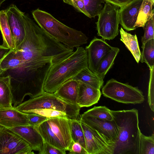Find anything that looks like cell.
<instances>
[{"label": "cell", "mask_w": 154, "mask_h": 154, "mask_svg": "<svg viewBox=\"0 0 154 154\" xmlns=\"http://www.w3.org/2000/svg\"><path fill=\"white\" fill-rule=\"evenodd\" d=\"M153 5L148 0H143L138 12L135 29L138 27H144L146 22L151 18L154 14L152 9Z\"/></svg>", "instance_id": "603a6c76"}, {"label": "cell", "mask_w": 154, "mask_h": 154, "mask_svg": "<svg viewBox=\"0 0 154 154\" xmlns=\"http://www.w3.org/2000/svg\"><path fill=\"white\" fill-rule=\"evenodd\" d=\"M119 8L106 2L96 23L97 35L104 40H112L119 33Z\"/></svg>", "instance_id": "52a82bcc"}, {"label": "cell", "mask_w": 154, "mask_h": 154, "mask_svg": "<svg viewBox=\"0 0 154 154\" xmlns=\"http://www.w3.org/2000/svg\"><path fill=\"white\" fill-rule=\"evenodd\" d=\"M12 77L10 75L0 77V106L12 107Z\"/></svg>", "instance_id": "ac0fdd59"}, {"label": "cell", "mask_w": 154, "mask_h": 154, "mask_svg": "<svg viewBox=\"0 0 154 154\" xmlns=\"http://www.w3.org/2000/svg\"><path fill=\"white\" fill-rule=\"evenodd\" d=\"M79 120L95 130L110 142L115 144L119 134V129L114 120L109 121L82 114Z\"/></svg>", "instance_id": "30bf717a"}, {"label": "cell", "mask_w": 154, "mask_h": 154, "mask_svg": "<svg viewBox=\"0 0 154 154\" xmlns=\"http://www.w3.org/2000/svg\"><path fill=\"white\" fill-rule=\"evenodd\" d=\"M23 66V62L16 53L14 50H12L3 59L1 66L6 71L8 70H20L22 72Z\"/></svg>", "instance_id": "cb8c5ba5"}, {"label": "cell", "mask_w": 154, "mask_h": 154, "mask_svg": "<svg viewBox=\"0 0 154 154\" xmlns=\"http://www.w3.org/2000/svg\"><path fill=\"white\" fill-rule=\"evenodd\" d=\"M9 128L27 142L32 150L38 153L42 151L45 141L35 126L29 125Z\"/></svg>", "instance_id": "4fadbf2b"}, {"label": "cell", "mask_w": 154, "mask_h": 154, "mask_svg": "<svg viewBox=\"0 0 154 154\" xmlns=\"http://www.w3.org/2000/svg\"><path fill=\"white\" fill-rule=\"evenodd\" d=\"M80 122L88 154H114L115 144L108 141L95 130Z\"/></svg>", "instance_id": "9c48e42d"}, {"label": "cell", "mask_w": 154, "mask_h": 154, "mask_svg": "<svg viewBox=\"0 0 154 154\" xmlns=\"http://www.w3.org/2000/svg\"><path fill=\"white\" fill-rule=\"evenodd\" d=\"M139 154H154V134L146 136L140 135Z\"/></svg>", "instance_id": "4316f807"}, {"label": "cell", "mask_w": 154, "mask_h": 154, "mask_svg": "<svg viewBox=\"0 0 154 154\" xmlns=\"http://www.w3.org/2000/svg\"><path fill=\"white\" fill-rule=\"evenodd\" d=\"M119 51V48L113 47L100 62L97 67L96 74L101 79L103 80L105 75L112 67L114 63V60Z\"/></svg>", "instance_id": "7402d4cb"}, {"label": "cell", "mask_w": 154, "mask_h": 154, "mask_svg": "<svg viewBox=\"0 0 154 154\" xmlns=\"http://www.w3.org/2000/svg\"><path fill=\"white\" fill-rule=\"evenodd\" d=\"M0 30L3 40L2 45L11 50H14L12 36L8 22L6 10L0 11Z\"/></svg>", "instance_id": "44dd1931"}, {"label": "cell", "mask_w": 154, "mask_h": 154, "mask_svg": "<svg viewBox=\"0 0 154 154\" xmlns=\"http://www.w3.org/2000/svg\"><path fill=\"white\" fill-rule=\"evenodd\" d=\"M86 11L91 18L98 16L103 10L105 0H83Z\"/></svg>", "instance_id": "f1b7e54d"}, {"label": "cell", "mask_w": 154, "mask_h": 154, "mask_svg": "<svg viewBox=\"0 0 154 154\" xmlns=\"http://www.w3.org/2000/svg\"><path fill=\"white\" fill-rule=\"evenodd\" d=\"M150 70V78L149 84L148 102L153 112L154 111V66Z\"/></svg>", "instance_id": "4dcf8cb0"}, {"label": "cell", "mask_w": 154, "mask_h": 154, "mask_svg": "<svg viewBox=\"0 0 154 154\" xmlns=\"http://www.w3.org/2000/svg\"><path fill=\"white\" fill-rule=\"evenodd\" d=\"M112 48L105 40L95 37L85 48L87 53L88 68L96 74L100 62Z\"/></svg>", "instance_id": "7c38bea8"}, {"label": "cell", "mask_w": 154, "mask_h": 154, "mask_svg": "<svg viewBox=\"0 0 154 154\" xmlns=\"http://www.w3.org/2000/svg\"><path fill=\"white\" fill-rule=\"evenodd\" d=\"M102 93L106 97L125 104L141 103L145 100L143 92L138 87L113 79L107 82L102 88Z\"/></svg>", "instance_id": "8992f818"}, {"label": "cell", "mask_w": 154, "mask_h": 154, "mask_svg": "<svg viewBox=\"0 0 154 154\" xmlns=\"http://www.w3.org/2000/svg\"><path fill=\"white\" fill-rule=\"evenodd\" d=\"M6 0H0V7H1L2 3Z\"/></svg>", "instance_id": "ab89813d"}, {"label": "cell", "mask_w": 154, "mask_h": 154, "mask_svg": "<svg viewBox=\"0 0 154 154\" xmlns=\"http://www.w3.org/2000/svg\"><path fill=\"white\" fill-rule=\"evenodd\" d=\"M29 124L34 126H38L46 120L48 118L38 114L31 113L28 114Z\"/></svg>", "instance_id": "d6a6232c"}, {"label": "cell", "mask_w": 154, "mask_h": 154, "mask_svg": "<svg viewBox=\"0 0 154 154\" xmlns=\"http://www.w3.org/2000/svg\"></svg>", "instance_id": "b9f144b4"}, {"label": "cell", "mask_w": 154, "mask_h": 154, "mask_svg": "<svg viewBox=\"0 0 154 154\" xmlns=\"http://www.w3.org/2000/svg\"><path fill=\"white\" fill-rule=\"evenodd\" d=\"M119 134L115 144L113 154H139L140 135L138 112L135 108L110 110Z\"/></svg>", "instance_id": "6da1fadb"}, {"label": "cell", "mask_w": 154, "mask_h": 154, "mask_svg": "<svg viewBox=\"0 0 154 154\" xmlns=\"http://www.w3.org/2000/svg\"><path fill=\"white\" fill-rule=\"evenodd\" d=\"M69 120L65 117L48 118L35 127L45 142L66 151L69 150L72 140Z\"/></svg>", "instance_id": "277c9868"}, {"label": "cell", "mask_w": 154, "mask_h": 154, "mask_svg": "<svg viewBox=\"0 0 154 154\" xmlns=\"http://www.w3.org/2000/svg\"><path fill=\"white\" fill-rule=\"evenodd\" d=\"M79 89L78 81L70 79L63 83L54 93L59 98L73 105L76 103Z\"/></svg>", "instance_id": "e0dca14e"}, {"label": "cell", "mask_w": 154, "mask_h": 154, "mask_svg": "<svg viewBox=\"0 0 154 154\" xmlns=\"http://www.w3.org/2000/svg\"><path fill=\"white\" fill-rule=\"evenodd\" d=\"M28 114L19 111L13 106L5 107L0 106V125L9 128L29 125Z\"/></svg>", "instance_id": "5bb4252c"}, {"label": "cell", "mask_w": 154, "mask_h": 154, "mask_svg": "<svg viewBox=\"0 0 154 154\" xmlns=\"http://www.w3.org/2000/svg\"><path fill=\"white\" fill-rule=\"evenodd\" d=\"M63 1L64 3L72 6L78 11L91 18L90 16L85 9L83 0H63Z\"/></svg>", "instance_id": "e575fe53"}, {"label": "cell", "mask_w": 154, "mask_h": 154, "mask_svg": "<svg viewBox=\"0 0 154 154\" xmlns=\"http://www.w3.org/2000/svg\"><path fill=\"white\" fill-rule=\"evenodd\" d=\"M69 153L72 154H88L86 150L79 143L72 140L69 150Z\"/></svg>", "instance_id": "d590c367"}, {"label": "cell", "mask_w": 154, "mask_h": 154, "mask_svg": "<svg viewBox=\"0 0 154 154\" xmlns=\"http://www.w3.org/2000/svg\"><path fill=\"white\" fill-rule=\"evenodd\" d=\"M29 145L9 128L0 126V154H33Z\"/></svg>", "instance_id": "ba28073f"}, {"label": "cell", "mask_w": 154, "mask_h": 154, "mask_svg": "<svg viewBox=\"0 0 154 154\" xmlns=\"http://www.w3.org/2000/svg\"><path fill=\"white\" fill-rule=\"evenodd\" d=\"M77 81L79 89L77 104L81 108L90 106L97 103L101 94L100 90L81 81Z\"/></svg>", "instance_id": "2e32d148"}, {"label": "cell", "mask_w": 154, "mask_h": 154, "mask_svg": "<svg viewBox=\"0 0 154 154\" xmlns=\"http://www.w3.org/2000/svg\"><path fill=\"white\" fill-rule=\"evenodd\" d=\"M149 1H150L152 3L153 5L154 4V0H148Z\"/></svg>", "instance_id": "60d3db41"}, {"label": "cell", "mask_w": 154, "mask_h": 154, "mask_svg": "<svg viewBox=\"0 0 154 154\" xmlns=\"http://www.w3.org/2000/svg\"><path fill=\"white\" fill-rule=\"evenodd\" d=\"M6 10L15 50L22 42L25 36L24 13L14 4L10 5Z\"/></svg>", "instance_id": "8fae6325"}, {"label": "cell", "mask_w": 154, "mask_h": 154, "mask_svg": "<svg viewBox=\"0 0 154 154\" xmlns=\"http://www.w3.org/2000/svg\"><path fill=\"white\" fill-rule=\"evenodd\" d=\"M32 14L42 29L67 47L73 49L87 43L88 38L84 33L65 25L50 14L38 8Z\"/></svg>", "instance_id": "3957f363"}, {"label": "cell", "mask_w": 154, "mask_h": 154, "mask_svg": "<svg viewBox=\"0 0 154 154\" xmlns=\"http://www.w3.org/2000/svg\"><path fill=\"white\" fill-rule=\"evenodd\" d=\"M11 50L0 45V60L4 57Z\"/></svg>", "instance_id": "74e56055"}, {"label": "cell", "mask_w": 154, "mask_h": 154, "mask_svg": "<svg viewBox=\"0 0 154 154\" xmlns=\"http://www.w3.org/2000/svg\"><path fill=\"white\" fill-rule=\"evenodd\" d=\"M142 51L140 61L145 63L150 69L154 66V39H150L142 44Z\"/></svg>", "instance_id": "d4e9b609"}, {"label": "cell", "mask_w": 154, "mask_h": 154, "mask_svg": "<svg viewBox=\"0 0 154 154\" xmlns=\"http://www.w3.org/2000/svg\"><path fill=\"white\" fill-rule=\"evenodd\" d=\"M69 121L72 140L79 143L86 149L84 135L80 121L77 119H69Z\"/></svg>", "instance_id": "484cf974"}, {"label": "cell", "mask_w": 154, "mask_h": 154, "mask_svg": "<svg viewBox=\"0 0 154 154\" xmlns=\"http://www.w3.org/2000/svg\"><path fill=\"white\" fill-rule=\"evenodd\" d=\"M39 154H65L66 152L65 151L59 149L45 141L42 150Z\"/></svg>", "instance_id": "836d02e7"}, {"label": "cell", "mask_w": 154, "mask_h": 154, "mask_svg": "<svg viewBox=\"0 0 154 154\" xmlns=\"http://www.w3.org/2000/svg\"><path fill=\"white\" fill-rule=\"evenodd\" d=\"M12 50H11L4 57H3L0 60V76L1 75H2L3 73H4L5 72H6V71L5 70L2 69V68L1 67V62L3 60V59L5 58V57H6Z\"/></svg>", "instance_id": "f35d334b"}, {"label": "cell", "mask_w": 154, "mask_h": 154, "mask_svg": "<svg viewBox=\"0 0 154 154\" xmlns=\"http://www.w3.org/2000/svg\"><path fill=\"white\" fill-rule=\"evenodd\" d=\"M88 65L87 51L83 47H76L69 56L51 67L44 82V92L54 93L63 83Z\"/></svg>", "instance_id": "7a4b0ae2"}, {"label": "cell", "mask_w": 154, "mask_h": 154, "mask_svg": "<svg viewBox=\"0 0 154 154\" xmlns=\"http://www.w3.org/2000/svg\"><path fill=\"white\" fill-rule=\"evenodd\" d=\"M34 113L51 118L58 116L65 117L70 119L68 115L65 112L51 109H35L31 111L29 113Z\"/></svg>", "instance_id": "f546056e"}, {"label": "cell", "mask_w": 154, "mask_h": 154, "mask_svg": "<svg viewBox=\"0 0 154 154\" xmlns=\"http://www.w3.org/2000/svg\"><path fill=\"white\" fill-rule=\"evenodd\" d=\"M143 0H132L120 8V23L123 28L129 31L135 29L134 26Z\"/></svg>", "instance_id": "9a60e30c"}, {"label": "cell", "mask_w": 154, "mask_h": 154, "mask_svg": "<svg viewBox=\"0 0 154 154\" xmlns=\"http://www.w3.org/2000/svg\"><path fill=\"white\" fill-rule=\"evenodd\" d=\"M16 108L19 111L29 113L35 109H51L66 112L70 119L79 120L80 107L65 102L54 93L44 92L40 95L30 99L17 106Z\"/></svg>", "instance_id": "5b68a950"}, {"label": "cell", "mask_w": 154, "mask_h": 154, "mask_svg": "<svg viewBox=\"0 0 154 154\" xmlns=\"http://www.w3.org/2000/svg\"><path fill=\"white\" fill-rule=\"evenodd\" d=\"M71 79L81 81L99 90L102 86L104 82L103 80L101 79L88 67L82 69L76 75Z\"/></svg>", "instance_id": "ffe728a7"}, {"label": "cell", "mask_w": 154, "mask_h": 154, "mask_svg": "<svg viewBox=\"0 0 154 154\" xmlns=\"http://www.w3.org/2000/svg\"><path fill=\"white\" fill-rule=\"evenodd\" d=\"M82 114L107 121H111L113 120L110 110L105 106H95Z\"/></svg>", "instance_id": "83f0119b"}, {"label": "cell", "mask_w": 154, "mask_h": 154, "mask_svg": "<svg viewBox=\"0 0 154 154\" xmlns=\"http://www.w3.org/2000/svg\"><path fill=\"white\" fill-rule=\"evenodd\" d=\"M145 25L144 35L141 39L142 44L150 39H154V14Z\"/></svg>", "instance_id": "1f68e13d"}, {"label": "cell", "mask_w": 154, "mask_h": 154, "mask_svg": "<svg viewBox=\"0 0 154 154\" xmlns=\"http://www.w3.org/2000/svg\"><path fill=\"white\" fill-rule=\"evenodd\" d=\"M121 8L125 5L132 0H105Z\"/></svg>", "instance_id": "8d00e7d4"}, {"label": "cell", "mask_w": 154, "mask_h": 154, "mask_svg": "<svg viewBox=\"0 0 154 154\" xmlns=\"http://www.w3.org/2000/svg\"><path fill=\"white\" fill-rule=\"evenodd\" d=\"M119 31L120 40L131 52L137 62L138 63L140 60L141 53L136 35H132L127 32L122 27Z\"/></svg>", "instance_id": "d6986e66"}]
</instances>
